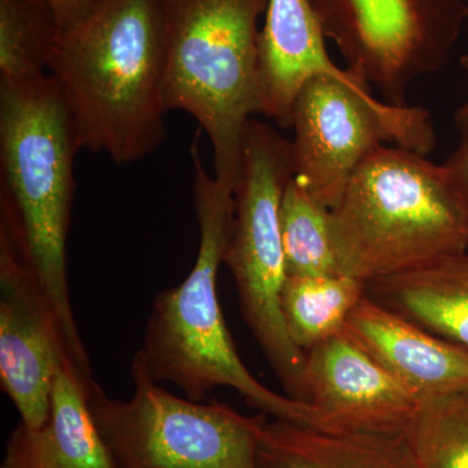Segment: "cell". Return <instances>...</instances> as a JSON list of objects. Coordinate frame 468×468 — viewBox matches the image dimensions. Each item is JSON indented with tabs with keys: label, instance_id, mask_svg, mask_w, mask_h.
<instances>
[{
	"label": "cell",
	"instance_id": "cell-1",
	"mask_svg": "<svg viewBox=\"0 0 468 468\" xmlns=\"http://www.w3.org/2000/svg\"><path fill=\"white\" fill-rule=\"evenodd\" d=\"M167 33L162 0H94L60 27L48 75L60 88L80 150L116 165L165 143Z\"/></svg>",
	"mask_w": 468,
	"mask_h": 468
},
{
	"label": "cell",
	"instance_id": "cell-2",
	"mask_svg": "<svg viewBox=\"0 0 468 468\" xmlns=\"http://www.w3.org/2000/svg\"><path fill=\"white\" fill-rule=\"evenodd\" d=\"M190 155L198 254L183 282L154 298L143 346L134 358L151 380L176 385L192 401L202 402L215 388H232L258 412L318 428L313 406L273 392L239 358L218 297V270L226 261L236 215L234 189L203 167L198 138Z\"/></svg>",
	"mask_w": 468,
	"mask_h": 468
},
{
	"label": "cell",
	"instance_id": "cell-3",
	"mask_svg": "<svg viewBox=\"0 0 468 468\" xmlns=\"http://www.w3.org/2000/svg\"><path fill=\"white\" fill-rule=\"evenodd\" d=\"M75 129L51 75L0 84V226L42 286L80 374L91 367L70 303L67 243L75 196Z\"/></svg>",
	"mask_w": 468,
	"mask_h": 468
},
{
	"label": "cell",
	"instance_id": "cell-4",
	"mask_svg": "<svg viewBox=\"0 0 468 468\" xmlns=\"http://www.w3.org/2000/svg\"><path fill=\"white\" fill-rule=\"evenodd\" d=\"M338 270L367 282L468 251V201L445 165L378 147L331 208Z\"/></svg>",
	"mask_w": 468,
	"mask_h": 468
},
{
	"label": "cell",
	"instance_id": "cell-5",
	"mask_svg": "<svg viewBox=\"0 0 468 468\" xmlns=\"http://www.w3.org/2000/svg\"><path fill=\"white\" fill-rule=\"evenodd\" d=\"M167 33L165 103L198 122L215 176L236 189L243 133L258 103L260 17L268 0H162Z\"/></svg>",
	"mask_w": 468,
	"mask_h": 468
},
{
	"label": "cell",
	"instance_id": "cell-6",
	"mask_svg": "<svg viewBox=\"0 0 468 468\" xmlns=\"http://www.w3.org/2000/svg\"><path fill=\"white\" fill-rule=\"evenodd\" d=\"M292 176V141L251 119L243 133L236 215L224 264L236 282L242 318L285 396L309 403L306 353L292 343L282 310L288 272L280 208Z\"/></svg>",
	"mask_w": 468,
	"mask_h": 468
},
{
	"label": "cell",
	"instance_id": "cell-7",
	"mask_svg": "<svg viewBox=\"0 0 468 468\" xmlns=\"http://www.w3.org/2000/svg\"><path fill=\"white\" fill-rule=\"evenodd\" d=\"M134 392L111 399L94 378L84 380L92 418L116 468H260L268 415H243L217 399L197 402L169 393L132 362Z\"/></svg>",
	"mask_w": 468,
	"mask_h": 468
},
{
	"label": "cell",
	"instance_id": "cell-8",
	"mask_svg": "<svg viewBox=\"0 0 468 468\" xmlns=\"http://www.w3.org/2000/svg\"><path fill=\"white\" fill-rule=\"evenodd\" d=\"M292 129V180L329 209L378 147L390 144L427 156L437 146L430 110L385 103L359 76L310 80L295 100Z\"/></svg>",
	"mask_w": 468,
	"mask_h": 468
},
{
	"label": "cell",
	"instance_id": "cell-9",
	"mask_svg": "<svg viewBox=\"0 0 468 468\" xmlns=\"http://www.w3.org/2000/svg\"><path fill=\"white\" fill-rule=\"evenodd\" d=\"M347 69L406 106L421 77L446 67L468 21V0H309Z\"/></svg>",
	"mask_w": 468,
	"mask_h": 468
},
{
	"label": "cell",
	"instance_id": "cell-10",
	"mask_svg": "<svg viewBox=\"0 0 468 468\" xmlns=\"http://www.w3.org/2000/svg\"><path fill=\"white\" fill-rule=\"evenodd\" d=\"M67 360L66 337L50 301L0 226V384L29 430L48 420L52 383Z\"/></svg>",
	"mask_w": 468,
	"mask_h": 468
},
{
	"label": "cell",
	"instance_id": "cell-11",
	"mask_svg": "<svg viewBox=\"0 0 468 468\" xmlns=\"http://www.w3.org/2000/svg\"><path fill=\"white\" fill-rule=\"evenodd\" d=\"M306 383L323 432L406 433L421 403L344 332L307 351Z\"/></svg>",
	"mask_w": 468,
	"mask_h": 468
},
{
	"label": "cell",
	"instance_id": "cell-12",
	"mask_svg": "<svg viewBox=\"0 0 468 468\" xmlns=\"http://www.w3.org/2000/svg\"><path fill=\"white\" fill-rule=\"evenodd\" d=\"M344 334L420 401L468 393V350L367 295L350 314Z\"/></svg>",
	"mask_w": 468,
	"mask_h": 468
},
{
	"label": "cell",
	"instance_id": "cell-13",
	"mask_svg": "<svg viewBox=\"0 0 468 468\" xmlns=\"http://www.w3.org/2000/svg\"><path fill=\"white\" fill-rule=\"evenodd\" d=\"M264 15L258 54L260 113L292 128L295 100L310 80L358 75L329 58L324 32L309 0H268Z\"/></svg>",
	"mask_w": 468,
	"mask_h": 468
},
{
	"label": "cell",
	"instance_id": "cell-14",
	"mask_svg": "<svg viewBox=\"0 0 468 468\" xmlns=\"http://www.w3.org/2000/svg\"><path fill=\"white\" fill-rule=\"evenodd\" d=\"M85 378L67 360L52 383L48 420L37 431L18 424L3 461L20 468H116L89 409Z\"/></svg>",
	"mask_w": 468,
	"mask_h": 468
},
{
	"label": "cell",
	"instance_id": "cell-15",
	"mask_svg": "<svg viewBox=\"0 0 468 468\" xmlns=\"http://www.w3.org/2000/svg\"><path fill=\"white\" fill-rule=\"evenodd\" d=\"M260 468H419L406 433H328L268 419Z\"/></svg>",
	"mask_w": 468,
	"mask_h": 468
},
{
	"label": "cell",
	"instance_id": "cell-16",
	"mask_svg": "<svg viewBox=\"0 0 468 468\" xmlns=\"http://www.w3.org/2000/svg\"><path fill=\"white\" fill-rule=\"evenodd\" d=\"M366 295L468 350V251L369 282Z\"/></svg>",
	"mask_w": 468,
	"mask_h": 468
},
{
	"label": "cell",
	"instance_id": "cell-17",
	"mask_svg": "<svg viewBox=\"0 0 468 468\" xmlns=\"http://www.w3.org/2000/svg\"><path fill=\"white\" fill-rule=\"evenodd\" d=\"M363 297L366 282L344 273L286 277L282 310L292 343L307 353L343 334L350 314Z\"/></svg>",
	"mask_w": 468,
	"mask_h": 468
},
{
	"label": "cell",
	"instance_id": "cell-18",
	"mask_svg": "<svg viewBox=\"0 0 468 468\" xmlns=\"http://www.w3.org/2000/svg\"><path fill=\"white\" fill-rule=\"evenodd\" d=\"M60 33L45 0H0V84H29L46 76Z\"/></svg>",
	"mask_w": 468,
	"mask_h": 468
},
{
	"label": "cell",
	"instance_id": "cell-19",
	"mask_svg": "<svg viewBox=\"0 0 468 468\" xmlns=\"http://www.w3.org/2000/svg\"><path fill=\"white\" fill-rule=\"evenodd\" d=\"M282 249L288 276L337 275L331 232V209L292 180L280 208Z\"/></svg>",
	"mask_w": 468,
	"mask_h": 468
},
{
	"label": "cell",
	"instance_id": "cell-20",
	"mask_svg": "<svg viewBox=\"0 0 468 468\" xmlns=\"http://www.w3.org/2000/svg\"><path fill=\"white\" fill-rule=\"evenodd\" d=\"M406 436L419 468H468V393L421 401Z\"/></svg>",
	"mask_w": 468,
	"mask_h": 468
},
{
	"label": "cell",
	"instance_id": "cell-21",
	"mask_svg": "<svg viewBox=\"0 0 468 468\" xmlns=\"http://www.w3.org/2000/svg\"><path fill=\"white\" fill-rule=\"evenodd\" d=\"M460 143L443 165L451 171L468 201V124L458 126Z\"/></svg>",
	"mask_w": 468,
	"mask_h": 468
},
{
	"label": "cell",
	"instance_id": "cell-22",
	"mask_svg": "<svg viewBox=\"0 0 468 468\" xmlns=\"http://www.w3.org/2000/svg\"><path fill=\"white\" fill-rule=\"evenodd\" d=\"M57 15L60 27L79 16L94 0H45Z\"/></svg>",
	"mask_w": 468,
	"mask_h": 468
},
{
	"label": "cell",
	"instance_id": "cell-23",
	"mask_svg": "<svg viewBox=\"0 0 468 468\" xmlns=\"http://www.w3.org/2000/svg\"><path fill=\"white\" fill-rule=\"evenodd\" d=\"M460 64L462 69H463L464 72H466L468 75V54L462 55L460 58ZM454 122L457 128L458 126L468 124V101H463V103H462L461 106L455 110Z\"/></svg>",
	"mask_w": 468,
	"mask_h": 468
},
{
	"label": "cell",
	"instance_id": "cell-24",
	"mask_svg": "<svg viewBox=\"0 0 468 468\" xmlns=\"http://www.w3.org/2000/svg\"><path fill=\"white\" fill-rule=\"evenodd\" d=\"M0 468H20V467L15 466V464H12V463H8V462L3 461L2 466H0Z\"/></svg>",
	"mask_w": 468,
	"mask_h": 468
}]
</instances>
